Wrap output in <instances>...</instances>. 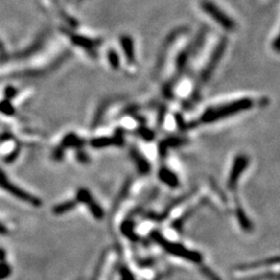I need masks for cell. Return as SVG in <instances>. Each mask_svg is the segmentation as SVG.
<instances>
[{
  "instance_id": "6da1fadb",
  "label": "cell",
  "mask_w": 280,
  "mask_h": 280,
  "mask_svg": "<svg viewBox=\"0 0 280 280\" xmlns=\"http://www.w3.org/2000/svg\"><path fill=\"white\" fill-rule=\"evenodd\" d=\"M255 101L249 98L235 100L230 103H224L208 108L201 116V121L205 124H212L218 120L224 119L229 117L237 115L242 111H246L253 107Z\"/></svg>"
},
{
  "instance_id": "7a4b0ae2",
  "label": "cell",
  "mask_w": 280,
  "mask_h": 280,
  "mask_svg": "<svg viewBox=\"0 0 280 280\" xmlns=\"http://www.w3.org/2000/svg\"><path fill=\"white\" fill-rule=\"evenodd\" d=\"M153 239L156 241L157 244H159L164 250H166L174 257H182L188 261L194 262V264H200V262L203 261V256H201L199 252L194 251V250H190L186 248L185 246H183V245L181 244L166 240L159 233H157V232L154 233Z\"/></svg>"
},
{
  "instance_id": "3957f363",
  "label": "cell",
  "mask_w": 280,
  "mask_h": 280,
  "mask_svg": "<svg viewBox=\"0 0 280 280\" xmlns=\"http://www.w3.org/2000/svg\"><path fill=\"white\" fill-rule=\"evenodd\" d=\"M200 5L203 11L211 17L217 24H219L223 29L227 31H233L235 29V22L214 2L210 0H204Z\"/></svg>"
},
{
  "instance_id": "277c9868",
  "label": "cell",
  "mask_w": 280,
  "mask_h": 280,
  "mask_svg": "<svg viewBox=\"0 0 280 280\" xmlns=\"http://www.w3.org/2000/svg\"><path fill=\"white\" fill-rule=\"evenodd\" d=\"M226 46H227V40L225 38L221 39L220 42L217 44L215 50L213 51V54L210 57L206 67L203 70V72L200 74V79H199L200 84H205L211 79V77L216 70V67L219 64L221 57L224 54Z\"/></svg>"
},
{
  "instance_id": "5b68a950",
  "label": "cell",
  "mask_w": 280,
  "mask_h": 280,
  "mask_svg": "<svg viewBox=\"0 0 280 280\" xmlns=\"http://www.w3.org/2000/svg\"><path fill=\"white\" fill-rule=\"evenodd\" d=\"M248 157L245 155H239L235 157L234 162L233 164V169L229 177V182H227V186H229L230 189H234L235 186H237L241 176L248 166Z\"/></svg>"
},
{
  "instance_id": "8992f818",
  "label": "cell",
  "mask_w": 280,
  "mask_h": 280,
  "mask_svg": "<svg viewBox=\"0 0 280 280\" xmlns=\"http://www.w3.org/2000/svg\"><path fill=\"white\" fill-rule=\"evenodd\" d=\"M78 199L82 201L83 204H85L87 207L90 208V211L93 214V216L95 219L101 220L104 217V212L103 209L94 201V199L92 197V195L87 192L86 190H80L79 193H78Z\"/></svg>"
},
{
  "instance_id": "52a82bcc",
  "label": "cell",
  "mask_w": 280,
  "mask_h": 280,
  "mask_svg": "<svg viewBox=\"0 0 280 280\" xmlns=\"http://www.w3.org/2000/svg\"><path fill=\"white\" fill-rule=\"evenodd\" d=\"M159 179L162 183L166 184L170 188H176L179 186L180 181L177 177V174H174L171 170L167 169L166 167L162 168L159 172Z\"/></svg>"
},
{
  "instance_id": "ba28073f",
  "label": "cell",
  "mask_w": 280,
  "mask_h": 280,
  "mask_svg": "<svg viewBox=\"0 0 280 280\" xmlns=\"http://www.w3.org/2000/svg\"><path fill=\"white\" fill-rule=\"evenodd\" d=\"M120 44L121 47L124 48L125 53L128 59V63L133 65L135 63V50H134V45H133V41L130 37L128 36H124L120 38Z\"/></svg>"
},
{
  "instance_id": "9c48e42d",
  "label": "cell",
  "mask_w": 280,
  "mask_h": 280,
  "mask_svg": "<svg viewBox=\"0 0 280 280\" xmlns=\"http://www.w3.org/2000/svg\"><path fill=\"white\" fill-rule=\"evenodd\" d=\"M72 41L76 43V45L80 46L86 50H90V51H93L95 47H98L100 45L99 41L97 40H93V39L85 38L82 36H77V34H74V37H72Z\"/></svg>"
},
{
  "instance_id": "30bf717a",
  "label": "cell",
  "mask_w": 280,
  "mask_h": 280,
  "mask_svg": "<svg viewBox=\"0 0 280 280\" xmlns=\"http://www.w3.org/2000/svg\"><path fill=\"white\" fill-rule=\"evenodd\" d=\"M278 261H279L278 257H271V258L260 260V261H257V262H251V264H245V265L239 266L238 270H241V271L252 270V269L259 268L261 266H271V265H273V264H278Z\"/></svg>"
},
{
  "instance_id": "8fae6325",
  "label": "cell",
  "mask_w": 280,
  "mask_h": 280,
  "mask_svg": "<svg viewBox=\"0 0 280 280\" xmlns=\"http://www.w3.org/2000/svg\"><path fill=\"white\" fill-rule=\"evenodd\" d=\"M235 213H237V217L238 220L241 224V227L245 231V232H250L252 230V223L250 222V220L248 219V217L246 215V213L244 212V210L242 209L241 206L237 205L235 207Z\"/></svg>"
},
{
  "instance_id": "7c38bea8",
  "label": "cell",
  "mask_w": 280,
  "mask_h": 280,
  "mask_svg": "<svg viewBox=\"0 0 280 280\" xmlns=\"http://www.w3.org/2000/svg\"><path fill=\"white\" fill-rule=\"evenodd\" d=\"M108 59H109V63H110L111 67L113 68V70H117L119 68V59H118L117 54L116 53V51H113V50L109 51Z\"/></svg>"
},
{
  "instance_id": "4fadbf2b",
  "label": "cell",
  "mask_w": 280,
  "mask_h": 280,
  "mask_svg": "<svg viewBox=\"0 0 280 280\" xmlns=\"http://www.w3.org/2000/svg\"><path fill=\"white\" fill-rule=\"evenodd\" d=\"M74 207H75L74 203H67L65 205H61V206L55 208L54 212L56 214H64V213H67L68 211H71Z\"/></svg>"
},
{
  "instance_id": "5bb4252c",
  "label": "cell",
  "mask_w": 280,
  "mask_h": 280,
  "mask_svg": "<svg viewBox=\"0 0 280 280\" xmlns=\"http://www.w3.org/2000/svg\"><path fill=\"white\" fill-rule=\"evenodd\" d=\"M105 258H106V255H104L100 261H99V265L97 267V269H95L94 271V273H93V279L92 280H99L100 279V275H101V272H102V269H103V265H104V261H105Z\"/></svg>"
},
{
  "instance_id": "9a60e30c",
  "label": "cell",
  "mask_w": 280,
  "mask_h": 280,
  "mask_svg": "<svg viewBox=\"0 0 280 280\" xmlns=\"http://www.w3.org/2000/svg\"><path fill=\"white\" fill-rule=\"evenodd\" d=\"M201 271H203V273L210 279V280H220V278L218 277L213 271L210 270L208 267H203L201 268Z\"/></svg>"
},
{
  "instance_id": "2e32d148",
  "label": "cell",
  "mask_w": 280,
  "mask_h": 280,
  "mask_svg": "<svg viewBox=\"0 0 280 280\" xmlns=\"http://www.w3.org/2000/svg\"><path fill=\"white\" fill-rule=\"evenodd\" d=\"M11 273V269L7 265L5 264H1L0 265V279L6 278Z\"/></svg>"
},
{
  "instance_id": "e0dca14e",
  "label": "cell",
  "mask_w": 280,
  "mask_h": 280,
  "mask_svg": "<svg viewBox=\"0 0 280 280\" xmlns=\"http://www.w3.org/2000/svg\"><path fill=\"white\" fill-rule=\"evenodd\" d=\"M122 280H134L132 274H131L129 271H124V274H122Z\"/></svg>"
}]
</instances>
